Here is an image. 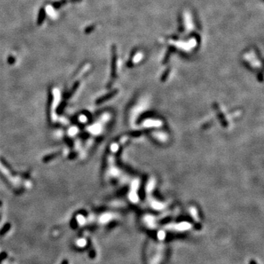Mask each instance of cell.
<instances>
[{
    "label": "cell",
    "mask_w": 264,
    "mask_h": 264,
    "mask_svg": "<svg viewBox=\"0 0 264 264\" xmlns=\"http://www.w3.org/2000/svg\"><path fill=\"white\" fill-rule=\"evenodd\" d=\"M62 264H68V261H64L63 262H62Z\"/></svg>",
    "instance_id": "obj_2"
},
{
    "label": "cell",
    "mask_w": 264,
    "mask_h": 264,
    "mask_svg": "<svg viewBox=\"0 0 264 264\" xmlns=\"http://www.w3.org/2000/svg\"><path fill=\"white\" fill-rule=\"evenodd\" d=\"M9 228H10V224H7V225H5V227L3 228V229H4L3 230L1 231V234L2 235V234L5 233V232H7V231L9 230Z\"/></svg>",
    "instance_id": "obj_1"
}]
</instances>
